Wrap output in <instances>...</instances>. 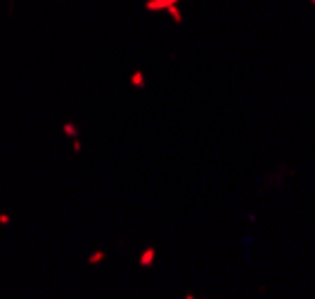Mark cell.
I'll use <instances>...</instances> for the list:
<instances>
[{
	"instance_id": "6da1fadb",
	"label": "cell",
	"mask_w": 315,
	"mask_h": 299,
	"mask_svg": "<svg viewBox=\"0 0 315 299\" xmlns=\"http://www.w3.org/2000/svg\"><path fill=\"white\" fill-rule=\"evenodd\" d=\"M187 299H192V297H187Z\"/></svg>"
}]
</instances>
